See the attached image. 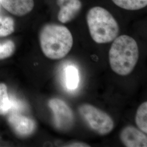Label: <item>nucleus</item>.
Returning <instances> with one entry per match:
<instances>
[{"instance_id":"13","label":"nucleus","mask_w":147,"mask_h":147,"mask_svg":"<svg viewBox=\"0 0 147 147\" xmlns=\"http://www.w3.org/2000/svg\"><path fill=\"white\" fill-rule=\"evenodd\" d=\"M11 109V100L5 84H0V115L9 113Z\"/></svg>"},{"instance_id":"8","label":"nucleus","mask_w":147,"mask_h":147,"mask_svg":"<svg viewBox=\"0 0 147 147\" xmlns=\"http://www.w3.org/2000/svg\"><path fill=\"white\" fill-rule=\"evenodd\" d=\"M0 3L6 11L18 16L26 15L34 6L33 0H0Z\"/></svg>"},{"instance_id":"11","label":"nucleus","mask_w":147,"mask_h":147,"mask_svg":"<svg viewBox=\"0 0 147 147\" xmlns=\"http://www.w3.org/2000/svg\"><path fill=\"white\" fill-rule=\"evenodd\" d=\"M119 7L126 10L136 11L144 8L147 5V0H112Z\"/></svg>"},{"instance_id":"3","label":"nucleus","mask_w":147,"mask_h":147,"mask_svg":"<svg viewBox=\"0 0 147 147\" xmlns=\"http://www.w3.org/2000/svg\"><path fill=\"white\" fill-rule=\"evenodd\" d=\"M87 22L90 36L95 42L104 44L117 37L119 25L112 14L100 7L91 8L87 15Z\"/></svg>"},{"instance_id":"19","label":"nucleus","mask_w":147,"mask_h":147,"mask_svg":"<svg viewBox=\"0 0 147 147\" xmlns=\"http://www.w3.org/2000/svg\"><path fill=\"white\" fill-rule=\"evenodd\" d=\"M0 4H1V3H0Z\"/></svg>"},{"instance_id":"14","label":"nucleus","mask_w":147,"mask_h":147,"mask_svg":"<svg viewBox=\"0 0 147 147\" xmlns=\"http://www.w3.org/2000/svg\"><path fill=\"white\" fill-rule=\"evenodd\" d=\"M14 20L9 16H0V37H6L14 31Z\"/></svg>"},{"instance_id":"6","label":"nucleus","mask_w":147,"mask_h":147,"mask_svg":"<svg viewBox=\"0 0 147 147\" xmlns=\"http://www.w3.org/2000/svg\"><path fill=\"white\" fill-rule=\"evenodd\" d=\"M8 121L16 133L21 136H27L36 129V123L26 116L19 113L9 114Z\"/></svg>"},{"instance_id":"16","label":"nucleus","mask_w":147,"mask_h":147,"mask_svg":"<svg viewBox=\"0 0 147 147\" xmlns=\"http://www.w3.org/2000/svg\"><path fill=\"white\" fill-rule=\"evenodd\" d=\"M11 100V109L9 112V114L19 113L25 109V105L21 100L16 99L15 97L9 96Z\"/></svg>"},{"instance_id":"7","label":"nucleus","mask_w":147,"mask_h":147,"mask_svg":"<svg viewBox=\"0 0 147 147\" xmlns=\"http://www.w3.org/2000/svg\"><path fill=\"white\" fill-rule=\"evenodd\" d=\"M120 138L125 147H147V136L134 126L124 128L120 134Z\"/></svg>"},{"instance_id":"2","label":"nucleus","mask_w":147,"mask_h":147,"mask_svg":"<svg viewBox=\"0 0 147 147\" xmlns=\"http://www.w3.org/2000/svg\"><path fill=\"white\" fill-rule=\"evenodd\" d=\"M139 58L136 40L127 35L116 37L109 51V62L112 70L118 75L131 73Z\"/></svg>"},{"instance_id":"15","label":"nucleus","mask_w":147,"mask_h":147,"mask_svg":"<svg viewBox=\"0 0 147 147\" xmlns=\"http://www.w3.org/2000/svg\"><path fill=\"white\" fill-rule=\"evenodd\" d=\"M15 48L14 42L11 40L0 42V59L11 56L14 52Z\"/></svg>"},{"instance_id":"17","label":"nucleus","mask_w":147,"mask_h":147,"mask_svg":"<svg viewBox=\"0 0 147 147\" xmlns=\"http://www.w3.org/2000/svg\"><path fill=\"white\" fill-rule=\"evenodd\" d=\"M67 147H90L87 144H86L82 142H73L70 143Z\"/></svg>"},{"instance_id":"12","label":"nucleus","mask_w":147,"mask_h":147,"mask_svg":"<svg viewBox=\"0 0 147 147\" xmlns=\"http://www.w3.org/2000/svg\"><path fill=\"white\" fill-rule=\"evenodd\" d=\"M147 102L140 105L137 111L135 121L137 126L144 133H147Z\"/></svg>"},{"instance_id":"5","label":"nucleus","mask_w":147,"mask_h":147,"mask_svg":"<svg viewBox=\"0 0 147 147\" xmlns=\"http://www.w3.org/2000/svg\"><path fill=\"white\" fill-rule=\"evenodd\" d=\"M49 106L53 111L54 123L58 129L67 131L72 127L74 123L73 112L65 101L53 98L49 100Z\"/></svg>"},{"instance_id":"4","label":"nucleus","mask_w":147,"mask_h":147,"mask_svg":"<svg viewBox=\"0 0 147 147\" xmlns=\"http://www.w3.org/2000/svg\"><path fill=\"white\" fill-rule=\"evenodd\" d=\"M79 112L88 126L100 135L110 133L114 128V121L110 116L92 105L88 104L81 105Z\"/></svg>"},{"instance_id":"1","label":"nucleus","mask_w":147,"mask_h":147,"mask_svg":"<svg viewBox=\"0 0 147 147\" xmlns=\"http://www.w3.org/2000/svg\"><path fill=\"white\" fill-rule=\"evenodd\" d=\"M42 53L47 58L59 59L66 56L73 45V38L66 27L55 24L45 25L39 34Z\"/></svg>"},{"instance_id":"18","label":"nucleus","mask_w":147,"mask_h":147,"mask_svg":"<svg viewBox=\"0 0 147 147\" xmlns=\"http://www.w3.org/2000/svg\"><path fill=\"white\" fill-rule=\"evenodd\" d=\"M69 1V0H57V4L59 7H61Z\"/></svg>"},{"instance_id":"9","label":"nucleus","mask_w":147,"mask_h":147,"mask_svg":"<svg viewBox=\"0 0 147 147\" xmlns=\"http://www.w3.org/2000/svg\"><path fill=\"white\" fill-rule=\"evenodd\" d=\"M81 6L82 4L80 0H69L60 7L58 20L62 23H67L72 20L80 11Z\"/></svg>"},{"instance_id":"10","label":"nucleus","mask_w":147,"mask_h":147,"mask_svg":"<svg viewBox=\"0 0 147 147\" xmlns=\"http://www.w3.org/2000/svg\"><path fill=\"white\" fill-rule=\"evenodd\" d=\"M65 84L68 89L74 90L78 87L80 81L78 69L74 65H69L65 69Z\"/></svg>"}]
</instances>
